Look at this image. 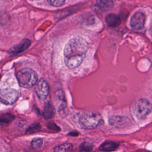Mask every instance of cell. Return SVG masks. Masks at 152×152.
I'll use <instances>...</instances> for the list:
<instances>
[{"instance_id":"cell-19","label":"cell","mask_w":152,"mask_h":152,"mask_svg":"<svg viewBox=\"0 0 152 152\" xmlns=\"http://www.w3.org/2000/svg\"><path fill=\"white\" fill-rule=\"evenodd\" d=\"M43 144V140L40 138H34L31 142V145L33 148H37L42 146Z\"/></svg>"},{"instance_id":"cell-20","label":"cell","mask_w":152,"mask_h":152,"mask_svg":"<svg viewBox=\"0 0 152 152\" xmlns=\"http://www.w3.org/2000/svg\"><path fill=\"white\" fill-rule=\"evenodd\" d=\"M47 1L53 7H61L64 4L65 0H47Z\"/></svg>"},{"instance_id":"cell-17","label":"cell","mask_w":152,"mask_h":152,"mask_svg":"<svg viewBox=\"0 0 152 152\" xmlns=\"http://www.w3.org/2000/svg\"><path fill=\"white\" fill-rule=\"evenodd\" d=\"M41 126L39 123H34L30 125L26 129V134H33L40 130Z\"/></svg>"},{"instance_id":"cell-4","label":"cell","mask_w":152,"mask_h":152,"mask_svg":"<svg viewBox=\"0 0 152 152\" xmlns=\"http://www.w3.org/2000/svg\"><path fill=\"white\" fill-rule=\"evenodd\" d=\"M152 110V105L146 99H141L134 104L133 112L138 119L145 118Z\"/></svg>"},{"instance_id":"cell-9","label":"cell","mask_w":152,"mask_h":152,"mask_svg":"<svg viewBox=\"0 0 152 152\" xmlns=\"http://www.w3.org/2000/svg\"><path fill=\"white\" fill-rule=\"evenodd\" d=\"M105 21L106 24L109 26L113 27L119 26L121 21L119 15L113 13H110L107 15L105 18Z\"/></svg>"},{"instance_id":"cell-15","label":"cell","mask_w":152,"mask_h":152,"mask_svg":"<svg viewBox=\"0 0 152 152\" xmlns=\"http://www.w3.org/2000/svg\"><path fill=\"white\" fill-rule=\"evenodd\" d=\"M128 118H123L122 116H113L110 118L109 122L112 125H114L116 126H121L123 124H126V120Z\"/></svg>"},{"instance_id":"cell-16","label":"cell","mask_w":152,"mask_h":152,"mask_svg":"<svg viewBox=\"0 0 152 152\" xmlns=\"http://www.w3.org/2000/svg\"><path fill=\"white\" fill-rule=\"evenodd\" d=\"M15 118V116L11 114L7 113L0 116V124H8L12 122Z\"/></svg>"},{"instance_id":"cell-5","label":"cell","mask_w":152,"mask_h":152,"mask_svg":"<svg viewBox=\"0 0 152 152\" xmlns=\"http://www.w3.org/2000/svg\"><path fill=\"white\" fill-rule=\"evenodd\" d=\"M18 92L13 88H6L0 90V102L7 105L14 104L18 98Z\"/></svg>"},{"instance_id":"cell-10","label":"cell","mask_w":152,"mask_h":152,"mask_svg":"<svg viewBox=\"0 0 152 152\" xmlns=\"http://www.w3.org/2000/svg\"><path fill=\"white\" fill-rule=\"evenodd\" d=\"M30 45V42L29 40L24 39L18 45L14 46L11 49V51L13 53H20L23 50L27 49Z\"/></svg>"},{"instance_id":"cell-7","label":"cell","mask_w":152,"mask_h":152,"mask_svg":"<svg viewBox=\"0 0 152 152\" xmlns=\"http://www.w3.org/2000/svg\"><path fill=\"white\" fill-rule=\"evenodd\" d=\"M145 17L143 12H137L131 18L130 26L131 28L135 30H139L143 28L145 24Z\"/></svg>"},{"instance_id":"cell-18","label":"cell","mask_w":152,"mask_h":152,"mask_svg":"<svg viewBox=\"0 0 152 152\" xmlns=\"http://www.w3.org/2000/svg\"><path fill=\"white\" fill-rule=\"evenodd\" d=\"M92 144L88 142H84L80 145V150L83 152H90L93 149Z\"/></svg>"},{"instance_id":"cell-2","label":"cell","mask_w":152,"mask_h":152,"mask_svg":"<svg viewBox=\"0 0 152 152\" xmlns=\"http://www.w3.org/2000/svg\"><path fill=\"white\" fill-rule=\"evenodd\" d=\"M17 78L20 86L27 88L33 87L38 80L36 72L28 68L20 69L17 74Z\"/></svg>"},{"instance_id":"cell-6","label":"cell","mask_w":152,"mask_h":152,"mask_svg":"<svg viewBox=\"0 0 152 152\" xmlns=\"http://www.w3.org/2000/svg\"><path fill=\"white\" fill-rule=\"evenodd\" d=\"M35 91L41 100L46 99L49 93V86L47 81L43 78H41L36 86Z\"/></svg>"},{"instance_id":"cell-12","label":"cell","mask_w":152,"mask_h":152,"mask_svg":"<svg viewBox=\"0 0 152 152\" xmlns=\"http://www.w3.org/2000/svg\"><path fill=\"white\" fill-rule=\"evenodd\" d=\"M54 114H55V110H54L53 106L50 102H48L45 106V107L43 111V117L46 119H49L52 118L54 116Z\"/></svg>"},{"instance_id":"cell-14","label":"cell","mask_w":152,"mask_h":152,"mask_svg":"<svg viewBox=\"0 0 152 152\" xmlns=\"http://www.w3.org/2000/svg\"><path fill=\"white\" fill-rule=\"evenodd\" d=\"M73 145L71 143H64L58 145L53 148L54 152H72Z\"/></svg>"},{"instance_id":"cell-8","label":"cell","mask_w":152,"mask_h":152,"mask_svg":"<svg viewBox=\"0 0 152 152\" xmlns=\"http://www.w3.org/2000/svg\"><path fill=\"white\" fill-rule=\"evenodd\" d=\"M55 101L59 113L64 116L66 113L67 109L65 97L62 92H58L56 94Z\"/></svg>"},{"instance_id":"cell-13","label":"cell","mask_w":152,"mask_h":152,"mask_svg":"<svg viewBox=\"0 0 152 152\" xmlns=\"http://www.w3.org/2000/svg\"><path fill=\"white\" fill-rule=\"evenodd\" d=\"M98 7L103 11H108L113 6V0H96Z\"/></svg>"},{"instance_id":"cell-11","label":"cell","mask_w":152,"mask_h":152,"mask_svg":"<svg viewBox=\"0 0 152 152\" xmlns=\"http://www.w3.org/2000/svg\"><path fill=\"white\" fill-rule=\"evenodd\" d=\"M118 147V144L112 141H106L103 142L99 147L100 151L104 152H110L115 150Z\"/></svg>"},{"instance_id":"cell-3","label":"cell","mask_w":152,"mask_h":152,"mask_svg":"<svg viewBox=\"0 0 152 152\" xmlns=\"http://www.w3.org/2000/svg\"><path fill=\"white\" fill-rule=\"evenodd\" d=\"M102 121V116L98 113H86L80 116L79 123L85 129H94Z\"/></svg>"},{"instance_id":"cell-1","label":"cell","mask_w":152,"mask_h":152,"mask_svg":"<svg viewBox=\"0 0 152 152\" xmlns=\"http://www.w3.org/2000/svg\"><path fill=\"white\" fill-rule=\"evenodd\" d=\"M88 50L87 41L81 36H75L66 43L64 50V61L69 69H75L85 60Z\"/></svg>"}]
</instances>
